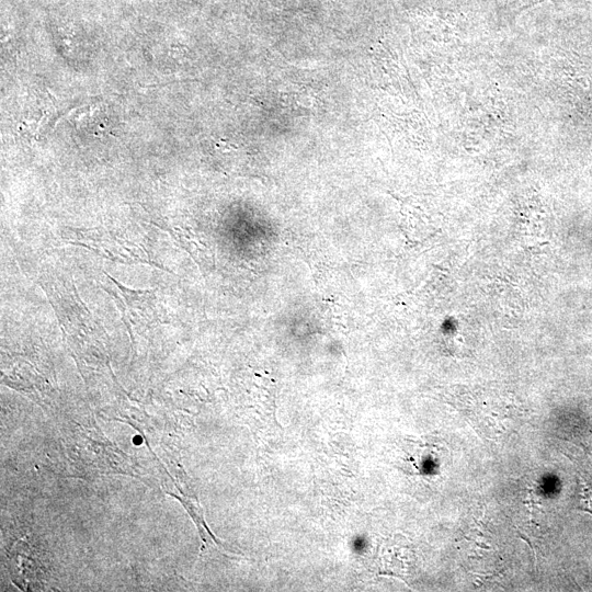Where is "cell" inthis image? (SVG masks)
<instances>
[{"label": "cell", "mask_w": 592, "mask_h": 592, "mask_svg": "<svg viewBox=\"0 0 592 592\" xmlns=\"http://www.w3.org/2000/svg\"><path fill=\"white\" fill-rule=\"evenodd\" d=\"M580 491L583 493V497H581L580 500V510H584L592 514V490L584 483V481L580 482Z\"/></svg>", "instance_id": "cell-1"}]
</instances>
